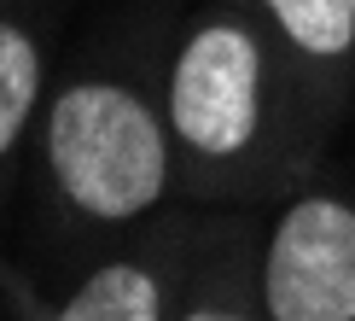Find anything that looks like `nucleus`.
<instances>
[{
    "label": "nucleus",
    "instance_id": "nucleus-1",
    "mask_svg": "<svg viewBox=\"0 0 355 321\" xmlns=\"http://www.w3.org/2000/svg\"><path fill=\"white\" fill-rule=\"evenodd\" d=\"M157 94L181 181L198 199L286 181L297 175L286 164L320 140V129H332L320 94L239 0L198 6L181 24Z\"/></svg>",
    "mask_w": 355,
    "mask_h": 321
},
{
    "label": "nucleus",
    "instance_id": "nucleus-2",
    "mask_svg": "<svg viewBox=\"0 0 355 321\" xmlns=\"http://www.w3.org/2000/svg\"><path fill=\"white\" fill-rule=\"evenodd\" d=\"M35 164L70 233H111L157 222L181 187L164 94L123 70H76L47 94L35 123Z\"/></svg>",
    "mask_w": 355,
    "mask_h": 321
},
{
    "label": "nucleus",
    "instance_id": "nucleus-3",
    "mask_svg": "<svg viewBox=\"0 0 355 321\" xmlns=\"http://www.w3.org/2000/svg\"><path fill=\"white\" fill-rule=\"evenodd\" d=\"M257 298L268 321H355V199L297 187L257 233Z\"/></svg>",
    "mask_w": 355,
    "mask_h": 321
},
{
    "label": "nucleus",
    "instance_id": "nucleus-4",
    "mask_svg": "<svg viewBox=\"0 0 355 321\" xmlns=\"http://www.w3.org/2000/svg\"><path fill=\"white\" fill-rule=\"evenodd\" d=\"M192 233L157 228L146 245L99 257L76 274V286L58 298L53 321H169L175 292H181Z\"/></svg>",
    "mask_w": 355,
    "mask_h": 321
},
{
    "label": "nucleus",
    "instance_id": "nucleus-5",
    "mask_svg": "<svg viewBox=\"0 0 355 321\" xmlns=\"http://www.w3.org/2000/svg\"><path fill=\"white\" fill-rule=\"evenodd\" d=\"M239 6L279 41V53L338 117V106L355 94V0H239Z\"/></svg>",
    "mask_w": 355,
    "mask_h": 321
},
{
    "label": "nucleus",
    "instance_id": "nucleus-6",
    "mask_svg": "<svg viewBox=\"0 0 355 321\" xmlns=\"http://www.w3.org/2000/svg\"><path fill=\"white\" fill-rule=\"evenodd\" d=\"M257 233L262 228L233 222L192 240L169 321H268L257 298Z\"/></svg>",
    "mask_w": 355,
    "mask_h": 321
},
{
    "label": "nucleus",
    "instance_id": "nucleus-7",
    "mask_svg": "<svg viewBox=\"0 0 355 321\" xmlns=\"http://www.w3.org/2000/svg\"><path fill=\"white\" fill-rule=\"evenodd\" d=\"M41 106H47V41L29 18L0 12V181L35 135Z\"/></svg>",
    "mask_w": 355,
    "mask_h": 321
}]
</instances>
